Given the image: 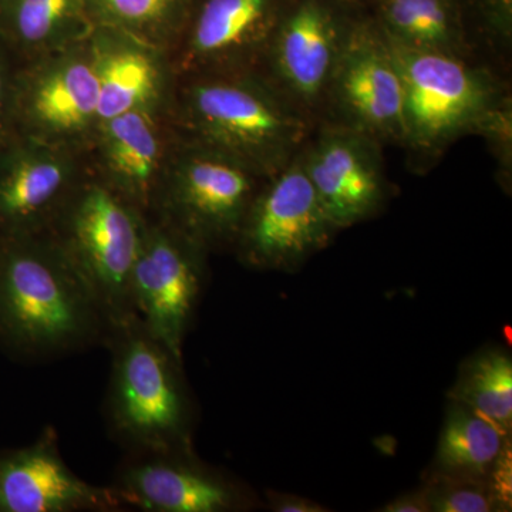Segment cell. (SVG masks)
I'll return each mask as SVG.
<instances>
[{
    "mask_svg": "<svg viewBox=\"0 0 512 512\" xmlns=\"http://www.w3.org/2000/svg\"><path fill=\"white\" fill-rule=\"evenodd\" d=\"M0 338L32 357L106 339L96 303L52 238L10 237L0 249Z\"/></svg>",
    "mask_w": 512,
    "mask_h": 512,
    "instance_id": "6da1fadb",
    "label": "cell"
},
{
    "mask_svg": "<svg viewBox=\"0 0 512 512\" xmlns=\"http://www.w3.org/2000/svg\"><path fill=\"white\" fill-rule=\"evenodd\" d=\"M106 397L110 433L127 453L190 451L191 414L183 362L133 318L110 330Z\"/></svg>",
    "mask_w": 512,
    "mask_h": 512,
    "instance_id": "7a4b0ae2",
    "label": "cell"
},
{
    "mask_svg": "<svg viewBox=\"0 0 512 512\" xmlns=\"http://www.w3.org/2000/svg\"><path fill=\"white\" fill-rule=\"evenodd\" d=\"M188 110L205 147L237 158L259 177L291 163L311 134V117L274 84L258 80L221 77L195 84Z\"/></svg>",
    "mask_w": 512,
    "mask_h": 512,
    "instance_id": "3957f363",
    "label": "cell"
},
{
    "mask_svg": "<svg viewBox=\"0 0 512 512\" xmlns=\"http://www.w3.org/2000/svg\"><path fill=\"white\" fill-rule=\"evenodd\" d=\"M60 211L62 228L52 239L92 296L107 335L136 318L131 275L146 221L131 202L103 185H90Z\"/></svg>",
    "mask_w": 512,
    "mask_h": 512,
    "instance_id": "277c9868",
    "label": "cell"
},
{
    "mask_svg": "<svg viewBox=\"0 0 512 512\" xmlns=\"http://www.w3.org/2000/svg\"><path fill=\"white\" fill-rule=\"evenodd\" d=\"M387 42L403 82V141L414 150L439 151L461 134L473 133L500 97L490 77L461 56Z\"/></svg>",
    "mask_w": 512,
    "mask_h": 512,
    "instance_id": "5b68a950",
    "label": "cell"
},
{
    "mask_svg": "<svg viewBox=\"0 0 512 512\" xmlns=\"http://www.w3.org/2000/svg\"><path fill=\"white\" fill-rule=\"evenodd\" d=\"M268 178L242 221L239 254L254 268L291 269L326 247L338 229L320 205L301 153Z\"/></svg>",
    "mask_w": 512,
    "mask_h": 512,
    "instance_id": "8992f818",
    "label": "cell"
},
{
    "mask_svg": "<svg viewBox=\"0 0 512 512\" xmlns=\"http://www.w3.org/2000/svg\"><path fill=\"white\" fill-rule=\"evenodd\" d=\"M201 249L164 222H146L131 275L137 318L181 362L201 292Z\"/></svg>",
    "mask_w": 512,
    "mask_h": 512,
    "instance_id": "52a82bcc",
    "label": "cell"
},
{
    "mask_svg": "<svg viewBox=\"0 0 512 512\" xmlns=\"http://www.w3.org/2000/svg\"><path fill=\"white\" fill-rule=\"evenodd\" d=\"M325 103L339 126L377 141L404 140L402 76L379 26H349Z\"/></svg>",
    "mask_w": 512,
    "mask_h": 512,
    "instance_id": "ba28073f",
    "label": "cell"
},
{
    "mask_svg": "<svg viewBox=\"0 0 512 512\" xmlns=\"http://www.w3.org/2000/svg\"><path fill=\"white\" fill-rule=\"evenodd\" d=\"M258 177L237 158L202 146L174 175L164 224L200 248L237 241Z\"/></svg>",
    "mask_w": 512,
    "mask_h": 512,
    "instance_id": "9c48e42d",
    "label": "cell"
},
{
    "mask_svg": "<svg viewBox=\"0 0 512 512\" xmlns=\"http://www.w3.org/2000/svg\"><path fill=\"white\" fill-rule=\"evenodd\" d=\"M348 30L323 0H291L266 46L272 84L311 119L325 104Z\"/></svg>",
    "mask_w": 512,
    "mask_h": 512,
    "instance_id": "30bf717a",
    "label": "cell"
},
{
    "mask_svg": "<svg viewBox=\"0 0 512 512\" xmlns=\"http://www.w3.org/2000/svg\"><path fill=\"white\" fill-rule=\"evenodd\" d=\"M301 156L320 205L336 229L366 220L382 204V157L375 138L333 124L308 141Z\"/></svg>",
    "mask_w": 512,
    "mask_h": 512,
    "instance_id": "8fae6325",
    "label": "cell"
},
{
    "mask_svg": "<svg viewBox=\"0 0 512 512\" xmlns=\"http://www.w3.org/2000/svg\"><path fill=\"white\" fill-rule=\"evenodd\" d=\"M120 510L109 487L82 480L67 466L49 427L28 447L0 457V512Z\"/></svg>",
    "mask_w": 512,
    "mask_h": 512,
    "instance_id": "7c38bea8",
    "label": "cell"
},
{
    "mask_svg": "<svg viewBox=\"0 0 512 512\" xmlns=\"http://www.w3.org/2000/svg\"><path fill=\"white\" fill-rule=\"evenodd\" d=\"M110 488L120 508L146 512H222L238 500L231 485L192 460L191 451L128 453Z\"/></svg>",
    "mask_w": 512,
    "mask_h": 512,
    "instance_id": "4fadbf2b",
    "label": "cell"
},
{
    "mask_svg": "<svg viewBox=\"0 0 512 512\" xmlns=\"http://www.w3.org/2000/svg\"><path fill=\"white\" fill-rule=\"evenodd\" d=\"M291 0H205L191 33V52L220 62L265 49Z\"/></svg>",
    "mask_w": 512,
    "mask_h": 512,
    "instance_id": "5bb4252c",
    "label": "cell"
},
{
    "mask_svg": "<svg viewBox=\"0 0 512 512\" xmlns=\"http://www.w3.org/2000/svg\"><path fill=\"white\" fill-rule=\"evenodd\" d=\"M69 168L46 153L18 158L0 175V225L10 237L37 235L59 214L69 183Z\"/></svg>",
    "mask_w": 512,
    "mask_h": 512,
    "instance_id": "9a60e30c",
    "label": "cell"
},
{
    "mask_svg": "<svg viewBox=\"0 0 512 512\" xmlns=\"http://www.w3.org/2000/svg\"><path fill=\"white\" fill-rule=\"evenodd\" d=\"M380 19L383 35L396 45L463 56L457 0H383Z\"/></svg>",
    "mask_w": 512,
    "mask_h": 512,
    "instance_id": "2e32d148",
    "label": "cell"
},
{
    "mask_svg": "<svg viewBox=\"0 0 512 512\" xmlns=\"http://www.w3.org/2000/svg\"><path fill=\"white\" fill-rule=\"evenodd\" d=\"M97 104L99 83L94 63L69 60L37 82L30 111L47 130L73 133L97 119Z\"/></svg>",
    "mask_w": 512,
    "mask_h": 512,
    "instance_id": "e0dca14e",
    "label": "cell"
},
{
    "mask_svg": "<svg viewBox=\"0 0 512 512\" xmlns=\"http://www.w3.org/2000/svg\"><path fill=\"white\" fill-rule=\"evenodd\" d=\"M109 167L128 202L147 204L157 173L158 140L143 110L128 111L104 121Z\"/></svg>",
    "mask_w": 512,
    "mask_h": 512,
    "instance_id": "ac0fdd59",
    "label": "cell"
},
{
    "mask_svg": "<svg viewBox=\"0 0 512 512\" xmlns=\"http://www.w3.org/2000/svg\"><path fill=\"white\" fill-rule=\"evenodd\" d=\"M507 433L468 407H454L441 431L437 463L448 473L483 476L504 450Z\"/></svg>",
    "mask_w": 512,
    "mask_h": 512,
    "instance_id": "d6986e66",
    "label": "cell"
},
{
    "mask_svg": "<svg viewBox=\"0 0 512 512\" xmlns=\"http://www.w3.org/2000/svg\"><path fill=\"white\" fill-rule=\"evenodd\" d=\"M99 83L97 119L109 121L138 110L156 93L153 60L137 49L110 50L94 63Z\"/></svg>",
    "mask_w": 512,
    "mask_h": 512,
    "instance_id": "ffe728a7",
    "label": "cell"
},
{
    "mask_svg": "<svg viewBox=\"0 0 512 512\" xmlns=\"http://www.w3.org/2000/svg\"><path fill=\"white\" fill-rule=\"evenodd\" d=\"M458 402L504 433L512 424V362L500 352L485 353L471 365L457 390Z\"/></svg>",
    "mask_w": 512,
    "mask_h": 512,
    "instance_id": "44dd1931",
    "label": "cell"
},
{
    "mask_svg": "<svg viewBox=\"0 0 512 512\" xmlns=\"http://www.w3.org/2000/svg\"><path fill=\"white\" fill-rule=\"evenodd\" d=\"M84 0H13V28L23 42L43 43L80 15Z\"/></svg>",
    "mask_w": 512,
    "mask_h": 512,
    "instance_id": "7402d4cb",
    "label": "cell"
},
{
    "mask_svg": "<svg viewBox=\"0 0 512 512\" xmlns=\"http://www.w3.org/2000/svg\"><path fill=\"white\" fill-rule=\"evenodd\" d=\"M474 133L483 134L491 146L495 156L500 160L505 171L511 167L512 144V107L507 97H498L481 120L478 121Z\"/></svg>",
    "mask_w": 512,
    "mask_h": 512,
    "instance_id": "603a6c76",
    "label": "cell"
},
{
    "mask_svg": "<svg viewBox=\"0 0 512 512\" xmlns=\"http://www.w3.org/2000/svg\"><path fill=\"white\" fill-rule=\"evenodd\" d=\"M430 511L488 512L495 510L493 495L468 484H446L427 493Z\"/></svg>",
    "mask_w": 512,
    "mask_h": 512,
    "instance_id": "cb8c5ba5",
    "label": "cell"
},
{
    "mask_svg": "<svg viewBox=\"0 0 512 512\" xmlns=\"http://www.w3.org/2000/svg\"><path fill=\"white\" fill-rule=\"evenodd\" d=\"M113 18L128 25H146L167 15L174 0H100Z\"/></svg>",
    "mask_w": 512,
    "mask_h": 512,
    "instance_id": "d4e9b609",
    "label": "cell"
},
{
    "mask_svg": "<svg viewBox=\"0 0 512 512\" xmlns=\"http://www.w3.org/2000/svg\"><path fill=\"white\" fill-rule=\"evenodd\" d=\"M481 13L485 28L495 42H511L512 37V0H480Z\"/></svg>",
    "mask_w": 512,
    "mask_h": 512,
    "instance_id": "484cf974",
    "label": "cell"
},
{
    "mask_svg": "<svg viewBox=\"0 0 512 512\" xmlns=\"http://www.w3.org/2000/svg\"><path fill=\"white\" fill-rule=\"evenodd\" d=\"M384 512H426L430 511L427 494L404 495L383 508Z\"/></svg>",
    "mask_w": 512,
    "mask_h": 512,
    "instance_id": "4316f807",
    "label": "cell"
},
{
    "mask_svg": "<svg viewBox=\"0 0 512 512\" xmlns=\"http://www.w3.org/2000/svg\"><path fill=\"white\" fill-rule=\"evenodd\" d=\"M272 510L279 512H319L323 511L319 505L291 497V495H276L272 501Z\"/></svg>",
    "mask_w": 512,
    "mask_h": 512,
    "instance_id": "83f0119b",
    "label": "cell"
},
{
    "mask_svg": "<svg viewBox=\"0 0 512 512\" xmlns=\"http://www.w3.org/2000/svg\"><path fill=\"white\" fill-rule=\"evenodd\" d=\"M0 96H2V77H0Z\"/></svg>",
    "mask_w": 512,
    "mask_h": 512,
    "instance_id": "f1b7e54d",
    "label": "cell"
}]
</instances>
